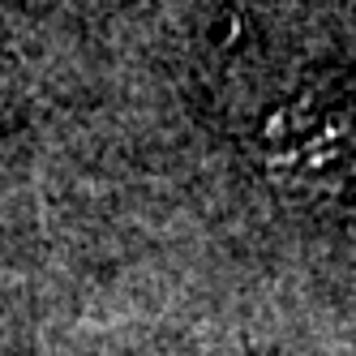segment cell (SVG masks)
Listing matches in <instances>:
<instances>
[{
  "label": "cell",
  "instance_id": "obj_1",
  "mask_svg": "<svg viewBox=\"0 0 356 356\" xmlns=\"http://www.w3.org/2000/svg\"><path fill=\"white\" fill-rule=\"evenodd\" d=\"M266 176L296 193H335L352 159V104L348 82L330 78L284 99L258 134Z\"/></svg>",
  "mask_w": 356,
  "mask_h": 356
}]
</instances>
